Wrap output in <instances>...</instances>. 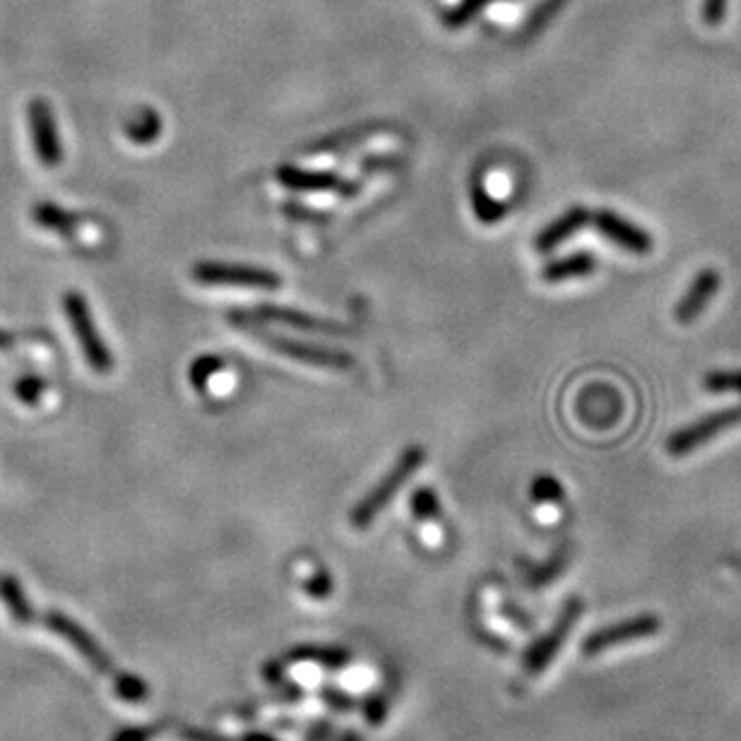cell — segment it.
I'll return each instance as SVG.
<instances>
[{
  "label": "cell",
  "instance_id": "6da1fadb",
  "mask_svg": "<svg viewBox=\"0 0 741 741\" xmlns=\"http://www.w3.org/2000/svg\"><path fill=\"white\" fill-rule=\"evenodd\" d=\"M424 460H426V453L422 445L404 448V453L398 457V463L390 467L388 475L354 505V511L350 513V523L354 530H366V527L374 525L378 515L384 513L390 505V501L402 491V487L407 485L414 475H417L419 467L424 465Z\"/></svg>",
  "mask_w": 741,
  "mask_h": 741
},
{
  "label": "cell",
  "instance_id": "7a4b0ae2",
  "mask_svg": "<svg viewBox=\"0 0 741 741\" xmlns=\"http://www.w3.org/2000/svg\"><path fill=\"white\" fill-rule=\"evenodd\" d=\"M193 279L208 287H246V289H279L282 277L275 269L241 265V263H215L205 261L193 265Z\"/></svg>",
  "mask_w": 741,
  "mask_h": 741
},
{
  "label": "cell",
  "instance_id": "3957f363",
  "mask_svg": "<svg viewBox=\"0 0 741 741\" xmlns=\"http://www.w3.org/2000/svg\"><path fill=\"white\" fill-rule=\"evenodd\" d=\"M586 612V604H582L578 598H573L566 606L564 612L558 614V619L554 621V626L549 628V631L535 640L527 650L525 657H523V669L525 674H530V677H537L539 671H544L549 665H552L554 657L558 655V650L564 648V643L568 640V636L573 633V628H576L578 619Z\"/></svg>",
  "mask_w": 741,
  "mask_h": 741
},
{
  "label": "cell",
  "instance_id": "277c9868",
  "mask_svg": "<svg viewBox=\"0 0 741 741\" xmlns=\"http://www.w3.org/2000/svg\"><path fill=\"white\" fill-rule=\"evenodd\" d=\"M229 321L234 325L246 323V321L279 323V325H289V328H294V330L313 332V335H337V337L350 335V328H344L342 323L311 316V313H303V311L289 309V306H275V303H261V306L251 309L249 313L234 311V313H229Z\"/></svg>",
  "mask_w": 741,
  "mask_h": 741
},
{
  "label": "cell",
  "instance_id": "5b68a950",
  "mask_svg": "<svg viewBox=\"0 0 741 741\" xmlns=\"http://www.w3.org/2000/svg\"><path fill=\"white\" fill-rule=\"evenodd\" d=\"M660 631H662L660 616L640 614L628 621L612 624L606 628H600V631L590 633L586 638V643H582V653H586L588 657H594V655L606 653V650H612V648H621V645L638 643V640H648L657 636Z\"/></svg>",
  "mask_w": 741,
  "mask_h": 741
},
{
  "label": "cell",
  "instance_id": "8992f818",
  "mask_svg": "<svg viewBox=\"0 0 741 741\" xmlns=\"http://www.w3.org/2000/svg\"><path fill=\"white\" fill-rule=\"evenodd\" d=\"M41 624L53 631L55 636H61L67 645H71L77 655H80L89 667L101 671V674H109L114 669V662H111L109 653L104 648H101L97 640L92 638V633L83 628L77 621H73L71 616L63 614V612H47L43 614Z\"/></svg>",
  "mask_w": 741,
  "mask_h": 741
},
{
  "label": "cell",
  "instance_id": "52a82bcc",
  "mask_svg": "<svg viewBox=\"0 0 741 741\" xmlns=\"http://www.w3.org/2000/svg\"><path fill=\"white\" fill-rule=\"evenodd\" d=\"M277 181L297 193H337L340 198H356L362 184L347 181L335 172H311V168H299L291 164L277 166Z\"/></svg>",
  "mask_w": 741,
  "mask_h": 741
},
{
  "label": "cell",
  "instance_id": "ba28073f",
  "mask_svg": "<svg viewBox=\"0 0 741 741\" xmlns=\"http://www.w3.org/2000/svg\"><path fill=\"white\" fill-rule=\"evenodd\" d=\"M265 342L273 347V352L285 354L301 364L323 366L330 370H352V366L356 364L354 356L342 350H328V347H323V344L291 340V337H282V335H265Z\"/></svg>",
  "mask_w": 741,
  "mask_h": 741
},
{
  "label": "cell",
  "instance_id": "9c48e42d",
  "mask_svg": "<svg viewBox=\"0 0 741 741\" xmlns=\"http://www.w3.org/2000/svg\"><path fill=\"white\" fill-rule=\"evenodd\" d=\"M741 424V404L737 407H729L723 412H713L703 417L701 422H695L687 429H681L674 434L669 441H667V451L669 455H689L695 448H701L705 441H711L717 434H723L727 429H732V426Z\"/></svg>",
  "mask_w": 741,
  "mask_h": 741
},
{
  "label": "cell",
  "instance_id": "30bf717a",
  "mask_svg": "<svg viewBox=\"0 0 741 741\" xmlns=\"http://www.w3.org/2000/svg\"><path fill=\"white\" fill-rule=\"evenodd\" d=\"M594 227L600 229L604 239L614 241L616 246H621V249L631 251L636 255H645L653 251V239H650L648 231L619 217L612 210H600L598 215H594Z\"/></svg>",
  "mask_w": 741,
  "mask_h": 741
},
{
  "label": "cell",
  "instance_id": "8fae6325",
  "mask_svg": "<svg viewBox=\"0 0 741 741\" xmlns=\"http://www.w3.org/2000/svg\"><path fill=\"white\" fill-rule=\"evenodd\" d=\"M720 285H723V277H720V273H717V269H711V267L703 269V273L693 279L689 291L683 294V299L677 303L674 318H677L679 323H691V321L699 318L703 309L707 306V301L717 294Z\"/></svg>",
  "mask_w": 741,
  "mask_h": 741
},
{
  "label": "cell",
  "instance_id": "7c38bea8",
  "mask_svg": "<svg viewBox=\"0 0 741 741\" xmlns=\"http://www.w3.org/2000/svg\"><path fill=\"white\" fill-rule=\"evenodd\" d=\"M386 126L384 123H362V126H354V128H342V130H335L330 135H323L316 142H309L303 152L306 154H335V152H344V150H352L359 148V145H364L368 140H374V135L384 133Z\"/></svg>",
  "mask_w": 741,
  "mask_h": 741
},
{
  "label": "cell",
  "instance_id": "4fadbf2b",
  "mask_svg": "<svg viewBox=\"0 0 741 741\" xmlns=\"http://www.w3.org/2000/svg\"><path fill=\"white\" fill-rule=\"evenodd\" d=\"M71 316H73V323H75V330H77V335H80V340H83V347H85V352H87L89 364H92L97 370H101V374H106V370H111V356L106 352L104 342H101L99 335L95 332V325H92V321H89V313L85 309V301L71 299Z\"/></svg>",
  "mask_w": 741,
  "mask_h": 741
},
{
  "label": "cell",
  "instance_id": "5bb4252c",
  "mask_svg": "<svg viewBox=\"0 0 741 741\" xmlns=\"http://www.w3.org/2000/svg\"><path fill=\"white\" fill-rule=\"evenodd\" d=\"M590 222V210L586 208H573L568 210L566 215H561L558 219H554L552 224H549L547 229L539 231L537 236V241H535V249L539 253H549V251H554L556 246H561L564 241H568L573 234H578V229L586 227V224Z\"/></svg>",
  "mask_w": 741,
  "mask_h": 741
},
{
  "label": "cell",
  "instance_id": "9a60e30c",
  "mask_svg": "<svg viewBox=\"0 0 741 741\" xmlns=\"http://www.w3.org/2000/svg\"><path fill=\"white\" fill-rule=\"evenodd\" d=\"M594 267H598V261L588 253V251H576L566 258H558V261H552L549 265L542 267V279L544 282H568V279H580V277H590L594 273Z\"/></svg>",
  "mask_w": 741,
  "mask_h": 741
},
{
  "label": "cell",
  "instance_id": "2e32d148",
  "mask_svg": "<svg viewBox=\"0 0 741 741\" xmlns=\"http://www.w3.org/2000/svg\"><path fill=\"white\" fill-rule=\"evenodd\" d=\"M0 602L8 606V612H10V616H13L15 624H20V626L34 624V610H32L25 590H22L20 580L15 576H8V573L0 576Z\"/></svg>",
  "mask_w": 741,
  "mask_h": 741
},
{
  "label": "cell",
  "instance_id": "e0dca14e",
  "mask_svg": "<svg viewBox=\"0 0 741 741\" xmlns=\"http://www.w3.org/2000/svg\"><path fill=\"white\" fill-rule=\"evenodd\" d=\"M289 660L294 662H313V665L337 669L344 667L350 662V655L340 648H325V645H301L297 650H291Z\"/></svg>",
  "mask_w": 741,
  "mask_h": 741
},
{
  "label": "cell",
  "instance_id": "ac0fdd59",
  "mask_svg": "<svg viewBox=\"0 0 741 741\" xmlns=\"http://www.w3.org/2000/svg\"><path fill=\"white\" fill-rule=\"evenodd\" d=\"M472 208H475V215L479 222L493 224L503 219L505 205L499 200H493L489 190L481 184H472Z\"/></svg>",
  "mask_w": 741,
  "mask_h": 741
},
{
  "label": "cell",
  "instance_id": "d6986e66",
  "mask_svg": "<svg viewBox=\"0 0 741 741\" xmlns=\"http://www.w3.org/2000/svg\"><path fill=\"white\" fill-rule=\"evenodd\" d=\"M222 370H224V362L219 356H215V354L200 356V359H196L193 366H190V384H193L196 390H208L210 380L215 378L217 374H222Z\"/></svg>",
  "mask_w": 741,
  "mask_h": 741
},
{
  "label": "cell",
  "instance_id": "ffe728a7",
  "mask_svg": "<svg viewBox=\"0 0 741 741\" xmlns=\"http://www.w3.org/2000/svg\"><path fill=\"white\" fill-rule=\"evenodd\" d=\"M412 513L414 518L422 520V523H434L438 515H441V503H438V497L434 489H417L412 497Z\"/></svg>",
  "mask_w": 741,
  "mask_h": 741
},
{
  "label": "cell",
  "instance_id": "44dd1931",
  "mask_svg": "<svg viewBox=\"0 0 741 741\" xmlns=\"http://www.w3.org/2000/svg\"><path fill=\"white\" fill-rule=\"evenodd\" d=\"M114 689L118 699L128 703H140L148 699V683H145L140 677H133V674H116Z\"/></svg>",
  "mask_w": 741,
  "mask_h": 741
},
{
  "label": "cell",
  "instance_id": "7402d4cb",
  "mask_svg": "<svg viewBox=\"0 0 741 741\" xmlns=\"http://www.w3.org/2000/svg\"><path fill=\"white\" fill-rule=\"evenodd\" d=\"M705 388L711 392H741V370H713L705 376Z\"/></svg>",
  "mask_w": 741,
  "mask_h": 741
},
{
  "label": "cell",
  "instance_id": "603a6c76",
  "mask_svg": "<svg viewBox=\"0 0 741 741\" xmlns=\"http://www.w3.org/2000/svg\"><path fill=\"white\" fill-rule=\"evenodd\" d=\"M566 552H556L552 558L547 561L544 566H539L537 570H532L530 576V588H542L547 582H552L556 578V573H561V568L566 566Z\"/></svg>",
  "mask_w": 741,
  "mask_h": 741
},
{
  "label": "cell",
  "instance_id": "cb8c5ba5",
  "mask_svg": "<svg viewBox=\"0 0 741 741\" xmlns=\"http://www.w3.org/2000/svg\"><path fill=\"white\" fill-rule=\"evenodd\" d=\"M532 499L537 503H558L564 501V489H561L554 477H537L532 485Z\"/></svg>",
  "mask_w": 741,
  "mask_h": 741
},
{
  "label": "cell",
  "instance_id": "d4e9b609",
  "mask_svg": "<svg viewBox=\"0 0 741 741\" xmlns=\"http://www.w3.org/2000/svg\"><path fill=\"white\" fill-rule=\"evenodd\" d=\"M489 0H465V3H460L453 13L445 15V27H463L467 20L475 17L481 8H487Z\"/></svg>",
  "mask_w": 741,
  "mask_h": 741
},
{
  "label": "cell",
  "instance_id": "484cf974",
  "mask_svg": "<svg viewBox=\"0 0 741 741\" xmlns=\"http://www.w3.org/2000/svg\"><path fill=\"white\" fill-rule=\"evenodd\" d=\"M309 737L316 741H362L354 732H344V729H332L325 725H313L309 729Z\"/></svg>",
  "mask_w": 741,
  "mask_h": 741
},
{
  "label": "cell",
  "instance_id": "4316f807",
  "mask_svg": "<svg viewBox=\"0 0 741 741\" xmlns=\"http://www.w3.org/2000/svg\"><path fill=\"white\" fill-rule=\"evenodd\" d=\"M309 580L311 582H306V590L313 594V598H328L332 590V580L328 573H318V576H313Z\"/></svg>",
  "mask_w": 741,
  "mask_h": 741
},
{
  "label": "cell",
  "instance_id": "83f0119b",
  "mask_svg": "<svg viewBox=\"0 0 741 741\" xmlns=\"http://www.w3.org/2000/svg\"><path fill=\"white\" fill-rule=\"evenodd\" d=\"M398 160H392V154H376V156H370V160H364L362 162V168L364 172H376V168H390V166H395Z\"/></svg>",
  "mask_w": 741,
  "mask_h": 741
},
{
  "label": "cell",
  "instance_id": "f1b7e54d",
  "mask_svg": "<svg viewBox=\"0 0 741 741\" xmlns=\"http://www.w3.org/2000/svg\"><path fill=\"white\" fill-rule=\"evenodd\" d=\"M152 737H154V729L142 727V729H126V732H121L114 741H152Z\"/></svg>",
  "mask_w": 741,
  "mask_h": 741
},
{
  "label": "cell",
  "instance_id": "f546056e",
  "mask_svg": "<svg viewBox=\"0 0 741 741\" xmlns=\"http://www.w3.org/2000/svg\"><path fill=\"white\" fill-rule=\"evenodd\" d=\"M243 741H277V739H273V737H267V734H263V732H253V734H249V737H246Z\"/></svg>",
  "mask_w": 741,
  "mask_h": 741
}]
</instances>
